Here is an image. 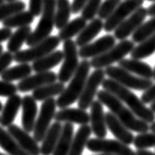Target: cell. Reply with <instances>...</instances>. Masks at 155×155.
<instances>
[{
	"mask_svg": "<svg viewBox=\"0 0 155 155\" xmlns=\"http://www.w3.org/2000/svg\"><path fill=\"white\" fill-rule=\"evenodd\" d=\"M101 86L104 91L114 94L121 103H124L127 105V107L133 112L136 117L147 123H153L155 121L154 112L149 107H147L136 94L129 91V89L121 86L111 79H104V82L101 83Z\"/></svg>",
	"mask_w": 155,
	"mask_h": 155,
	"instance_id": "obj_1",
	"label": "cell"
},
{
	"mask_svg": "<svg viewBox=\"0 0 155 155\" xmlns=\"http://www.w3.org/2000/svg\"><path fill=\"white\" fill-rule=\"evenodd\" d=\"M97 101L103 105L107 107L111 114H114L115 117L122 124H124L129 130H132V131L138 133H144L149 130L148 123L136 117L133 114V112L128 107H124L121 101L117 97H115L114 94L103 90L97 91Z\"/></svg>",
	"mask_w": 155,
	"mask_h": 155,
	"instance_id": "obj_2",
	"label": "cell"
},
{
	"mask_svg": "<svg viewBox=\"0 0 155 155\" xmlns=\"http://www.w3.org/2000/svg\"><path fill=\"white\" fill-rule=\"evenodd\" d=\"M91 63L87 60H83L80 63L79 67H78L76 73L74 74L69 86L65 87L64 91L56 100L57 107L63 110V108H66L70 107V105H72L79 100L81 94L83 93L87 77H89Z\"/></svg>",
	"mask_w": 155,
	"mask_h": 155,
	"instance_id": "obj_3",
	"label": "cell"
},
{
	"mask_svg": "<svg viewBox=\"0 0 155 155\" xmlns=\"http://www.w3.org/2000/svg\"><path fill=\"white\" fill-rule=\"evenodd\" d=\"M55 12L56 0H44L43 11L41 14L40 21L37 24L36 29L32 31L26 41L28 46L32 47L50 37V34L55 27Z\"/></svg>",
	"mask_w": 155,
	"mask_h": 155,
	"instance_id": "obj_4",
	"label": "cell"
},
{
	"mask_svg": "<svg viewBox=\"0 0 155 155\" xmlns=\"http://www.w3.org/2000/svg\"><path fill=\"white\" fill-rule=\"evenodd\" d=\"M60 43H61V40L58 36H50L29 49L17 52L16 54L13 55L14 61L19 64H24V63L28 64L29 62H35L44 56L54 52L58 48Z\"/></svg>",
	"mask_w": 155,
	"mask_h": 155,
	"instance_id": "obj_5",
	"label": "cell"
},
{
	"mask_svg": "<svg viewBox=\"0 0 155 155\" xmlns=\"http://www.w3.org/2000/svg\"><path fill=\"white\" fill-rule=\"evenodd\" d=\"M134 43L130 40H122L118 44H115L107 52L104 53L98 57L91 60V67L94 69H104L111 66L114 63L120 62L126 55L130 54L134 49Z\"/></svg>",
	"mask_w": 155,
	"mask_h": 155,
	"instance_id": "obj_6",
	"label": "cell"
},
{
	"mask_svg": "<svg viewBox=\"0 0 155 155\" xmlns=\"http://www.w3.org/2000/svg\"><path fill=\"white\" fill-rule=\"evenodd\" d=\"M104 73L105 76H107L110 79L114 80V82L127 87V89H132L135 91H146L153 84L152 80H147L134 76L131 73L123 70L120 67L110 66L105 68Z\"/></svg>",
	"mask_w": 155,
	"mask_h": 155,
	"instance_id": "obj_7",
	"label": "cell"
},
{
	"mask_svg": "<svg viewBox=\"0 0 155 155\" xmlns=\"http://www.w3.org/2000/svg\"><path fill=\"white\" fill-rule=\"evenodd\" d=\"M63 55H64V59H63L64 62H63L60 72L57 76L59 82L65 84L72 79L80 65L79 50H78V46L75 41L67 40L64 42Z\"/></svg>",
	"mask_w": 155,
	"mask_h": 155,
	"instance_id": "obj_8",
	"label": "cell"
},
{
	"mask_svg": "<svg viewBox=\"0 0 155 155\" xmlns=\"http://www.w3.org/2000/svg\"><path fill=\"white\" fill-rule=\"evenodd\" d=\"M143 2L144 0H124L120 2L114 13L105 20V22H104V30L105 32L114 31L132 13L142 7Z\"/></svg>",
	"mask_w": 155,
	"mask_h": 155,
	"instance_id": "obj_9",
	"label": "cell"
},
{
	"mask_svg": "<svg viewBox=\"0 0 155 155\" xmlns=\"http://www.w3.org/2000/svg\"><path fill=\"white\" fill-rule=\"evenodd\" d=\"M87 149L91 152L104 153L110 155H136L128 145H125L118 140L105 138H90L87 141Z\"/></svg>",
	"mask_w": 155,
	"mask_h": 155,
	"instance_id": "obj_10",
	"label": "cell"
},
{
	"mask_svg": "<svg viewBox=\"0 0 155 155\" xmlns=\"http://www.w3.org/2000/svg\"><path fill=\"white\" fill-rule=\"evenodd\" d=\"M56 107H57V103H56L55 98H49V100L44 101L42 104L40 114L36 119V123H35V127L33 130V137L37 142L43 140L48 129L50 128L51 121L56 114Z\"/></svg>",
	"mask_w": 155,
	"mask_h": 155,
	"instance_id": "obj_11",
	"label": "cell"
},
{
	"mask_svg": "<svg viewBox=\"0 0 155 155\" xmlns=\"http://www.w3.org/2000/svg\"><path fill=\"white\" fill-rule=\"evenodd\" d=\"M104 77L105 73L103 69H94V71L87 77L83 93L78 101L79 108L86 110L91 107V104H93L94 98L97 94L98 87L104 82Z\"/></svg>",
	"mask_w": 155,
	"mask_h": 155,
	"instance_id": "obj_12",
	"label": "cell"
},
{
	"mask_svg": "<svg viewBox=\"0 0 155 155\" xmlns=\"http://www.w3.org/2000/svg\"><path fill=\"white\" fill-rule=\"evenodd\" d=\"M147 16V10L144 7H140L134 13H132L127 19H125L119 25L114 32V38L118 40H126L130 35H132L143 23Z\"/></svg>",
	"mask_w": 155,
	"mask_h": 155,
	"instance_id": "obj_13",
	"label": "cell"
},
{
	"mask_svg": "<svg viewBox=\"0 0 155 155\" xmlns=\"http://www.w3.org/2000/svg\"><path fill=\"white\" fill-rule=\"evenodd\" d=\"M115 45V38L111 35H104V36L97 39V41L90 43L84 47H81L79 50V57L83 60L90 58H96L107 52Z\"/></svg>",
	"mask_w": 155,
	"mask_h": 155,
	"instance_id": "obj_14",
	"label": "cell"
},
{
	"mask_svg": "<svg viewBox=\"0 0 155 155\" xmlns=\"http://www.w3.org/2000/svg\"><path fill=\"white\" fill-rule=\"evenodd\" d=\"M58 80V76L54 72H43L36 73L33 76H29L20 81L17 84V89L21 93H28L39 89V87L46 86V84L56 83Z\"/></svg>",
	"mask_w": 155,
	"mask_h": 155,
	"instance_id": "obj_15",
	"label": "cell"
},
{
	"mask_svg": "<svg viewBox=\"0 0 155 155\" xmlns=\"http://www.w3.org/2000/svg\"><path fill=\"white\" fill-rule=\"evenodd\" d=\"M7 131L11 135L14 140L22 147L29 155H40V146L34 137L30 135V133L25 131L23 128L19 127L16 124H11L8 126Z\"/></svg>",
	"mask_w": 155,
	"mask_h": 155,
	"instance_id": "obj_16",
	"label": "cell"
},
{
	"mask_svg": "<svg viewBox=\"0 0 155 155\" xmlns=\"http://www.w3.org/2000/svg\"><path fill=\"white\" fill-rule=\"evenodd\" d=\"M90 122L91 132L97 138H104L107 134V127L105 123V114L104 112V105L98 101H94L91 104Z\"/></svg>",
	"mask_w": 155,
	"mask_h": 155,
	"instance_id": "obj_17",
	"label": "cell"
},
{
	"mask_svg": "<svg viewBox=\"0 0 155 155\" xmlns=\"http://www.w3.org/2000/svg\"><path fill=\"white\" fill-rule=\"evenodd\" d=\"M22 116H21V122H22L23 129L28 133L32 132L35 127L38 112V105L35 98L32 96H25L22 97Z\"/></svg>",
	"mask_w": 155,
	"mask_h": 155,
	"instance_id": "obj_18",
	"label": "cell"
},
{
	"mask_svg": "<svg viewBox=\"0 0 155 155\" xmlns=\"http://www.w3.org/2000/svg\"><path fill=\"white\" fill-rule=\"evenodd\" d=\"M105 123H107V127L110 129V131L118 141L122 142L125 145H130L133 143V140H134L133 134L110 111L105 114Z\"/></svg>",
	"mask_w": 155,
	"mask_h": 155,
	"instance_id": "obj_19",
	"label": "cell"
},
{
	"mask_svg": "<svg viewBox=\"0 0 155 155\" xmlns=\"http://www.w3.org/2000/svg\"><path fill=\"white\" fill-rule=\"evenodd\" d=\"M54 118L58 122L77 123L80 125L89 124L90 122V114L86 110L73 107H66L56 112Z\"/></svg>",
	"mask_w": 155,
	"mask_h": 155,
	"instance_id": "obj_20",
	"label": "cell"
},
{
	"mask_svg": "<svg viewBox=\"0 0 155 155\" xmlns=\"http://www.w3.org/2000/svg\"><path fill=\"white\" fill-rule=\"evenodd\" d=\"M21 104H22V97L19 94H16L8 97L0 115V124L2 127H8L9 125L13 124L21 107Z\"/></svg>",
	"mask_w": 155,
	"mask_h": 155,
	"instance_id": "obj_21",
	"label": "cell"
},
{
	"mask_svg": "<svg viewBox=\"0 0 155 155\" xmlns=\"http://www.w3.org/2000/svg\"><path fill=\"white\" fill-rule=\"evenodd\" d=\"M118 67L131 74H134L137 77L143 79L152 80L153 79V69L140 60L135 59H122L118 62Z\"/></svg>",
	"mask_w": 155,
	"mask_h": 155,
	"instance_id": "obj_22",
	"label": "cell"
},
{
	"mask_svg": "<svg viewBox=\"0 0 155 155\" xmlns=\"http://www.w3.org/2000/svg\"><path fill=\"white\" fill-rule=\"evenodd\" d=\"M62 128L63 125L61 122L56 121L51 124L50 128L48 129L47 133L45 134L43 140H42V144L40 147L41 155H51L54 152L59 137L61 135Z\"/></svg>",
	"mask_w": 155,
	"mask_h": 155,
	"instance_id": "obj_23",
	"label": "cell"
},
{
	"mask_svg": "<svg viewBox=\"0 0 155 155\" xmlns=\"http://www.w3.org/2000/svg\"><path fill=\"white\" fill-rule=\"evenodd\" d=\"M104 29V21L100 18H94L91 20L89 24H87L86 27L84 28L76 40V44L78 47H84L87 44L91 43L94 37H97L101 31Z\"/></svg>",
	"mask_w": 155,
	"mask_h": 155,
	"instance_id": "obj_24",
	"label": "cell"
},
{
	"mask_svg": "<svg viewBox=\"0 0 155 155\" xmlns=\"http://www.w3.org/2000/svg\"><path fill=\"white\" fill-rule=\"evenodd\" d=\"M74 138V125L72 123L66 122L63 125L61 135L52 155H69L71 149L72 141Z\"/></svg>",
	"mask_w": 155,
	"mask_h": 155,
	"instance_id": "obj_25",
	"label": "cell"
},
{
	"mask_svg": "<svg viewBox=\"0 0 155 155\" xmlns=\"http://www.w3.org/2000/svg\"><path fill=\"white\" fill-rule=\"evenodd\" d=\"M64 59L63 51L56 50L50 54L44 56L41 59L33 62L32 64V70L36 73H43V72H49L54 67L58 66L60 63Z\"/></svg>",
	"mask_w": 155,
	"mask_h": 155,
	"instance_id": "obj_26",
	"label": "cell"
},
{
	"mask_svg": "<svg viewBox=\"0 0 155 155\" xmlns=\"http://www.w3.org/2000/svg\"><path fill=\"white\" fill-rule=\"evenodd\" d=\"M91 134V128L89 124L81 125L73 138L69 155H82L84 147L87 146V141L90 139Z\"/></svg>",
	"mask_w": 155,
	"mask_h": 155,
	"instance_id": "obj_27",
	"label": "cell"
},
{
	"mask_svg": "<svg viewBox=\"0 0 155 155\" xmlns=\"http://www.w3.org/2000/svg\"><path fill=\"white\" fill-rule=\"evenodd\" d=\"M32 33V28L31 26H25L18 28L15 32L12 33L11 37L9 38L8 43H7V51L11 54H16L20 51L21 47L24 43H26L28 37Z\"/></svg>",
	"mask_w": 155,
	"mask_h": 155,
	"instance_id": "obj_28",
	"label": "cell"
},
{
	"mask_svg": "<svg viewBox=\"0 0 155 155\" xmlns=\"http://www.w3.org/2000/svg\"><path fill=\"white\" fill-rule=\"evenodd\" d=\"M65 90V84L56 82L53 84H49L43 86L39 89L33 91L32 97L35 98V101H44L49 98H53L56 96H60Z\"/></svg>",
	"mask_w": 155,
	"mask_h": 155,
	"instance_id": "obj_29",
	"label": "cell"
},
{
	"mask_svg": "<svg viewBox=\"0 0 155 155\" xmlns=\"http://www.w3.org/2000/svg\"><path fill=\"white\" fill-rule=\"evenodd\" d=\"M32 71V66L24 63V64H18L17 66L8 68L5 72L2 73L0 77H1L2 81L12 83L14 81H22L25 78L31 76Z\"/></svg>",
	"mask_w": 155,
	"mask_h": 155,
	"instance_id": "obj_30",
	"label": "cell"
},
{
	"mask_svg": "<svg viewBox=\"0 0 155 155\" xmlns=\"http://www.w3.org/2000/svg\"><path fill=\"white\" fill-rule=\"evenodd\" d=\"M87 25V21L82 17H78L74 20L70 21L66 24V25L59 31L58 37L61 41H67V40H72L73 37L79 35L82 30Z\"/></svg>",
	"mask_w": 155,
	"mask_h": 155,
	"instance_id": "obj_31",
	"label": "cell"
},
{
	"mask_svg": "<svg viewBox=\"0 0 155 155\" xmlns=\"http://www.w3.org/2000/svg\"><path fill=\"white\" fill-rule=\"evenodd\" d=\"M0 147L8 155H29L3 127H0Z\"/></svg>",
	"mask_w": 155,
	"mask_h": 155,
	"instance_id": "obj_32",
	"label": "cell"
},
{
	"mask_svg": "<svg viewBox=\"0 0 155 155\" xmlns=\"http://www.w3.org/2000/svg\"><path fill=\"white\" fill-rule=\"evenodd\" d=\"M71 14L72 9L69 0H56L55 26L57 29L61 30L69 22Z\"/></svg>",
	"mask_w": 155,
	"mask_h": 155,
	"instance_id": "obj_33",
	"label": "cell"
},
{
	"mask_svg": "<svg viewBox=\"0 0 155 155\" xmlns=\"http://www.w3.org/2000/svg\"><path fill=\"white\" fill-rule=\"evenodd\" d=\"M155 53V34L151 37L147 38L146 40L139 43L138 46L134 47L132 52L130 53L131 59L141 60L145 59Z\"/></svg>",
	"mask_w": 155,
	"mask_h": 155,
	"instance_id": "obj_34",
	"label": "cell"
},
{
	"mask_svg": "<svg viewBox=\"0 0 155 155\" xmlns=\"http://www.w3.org/2000/svg\"><path fill=\"white\" fill-rule=\"evenodd\" d=\"M34 16L29 11H22L13 15L9 18H7L2 22V25L4 28H21L25 26H30L31 23H33Z\"/></svg>",
	"mask_w": 155,
	"mask_h": 155,
	"instance_id": "obj_35",
	"label": "cell"
},
{
	"mask_svg": "<svg viewBox=\"0 0 155 155\" xmlns=\"http://www.w3.org/2000/svg\"><path fill=\"white\" fill-rule=\"evenodd\" d=\"M155 34V17H151L146 22L142 23L134 33L132 34L133 43H141L147 38Z\"/></svg>",
	"mask_w": 155,
	"mask_h": 155,
	"instance_id": "obj_36",
	"label": "cell"
},
{
	"mask_svg": "<svg viewBox=\"0 0 155 155\" xmlns=\"http://www.w3.org/2000/svg\"><path fill=\"white\" fill-rule=\"evenodd\" d=\"M25 3L20 0L3 3L0 5V22H3L17 13L25 11Z\"/></svg>",
	"mask_w": 155,
	"mask_h": 155,
	"instance_id": "obj_37",
	"label": "cell"
},
{
	"mask_svg": "<svg viewBox=\"0 0 155 155\" xmlns=\"http://www.w3.org/2000/svg\"><path fill=\"white\" fill-rule=\"evenodd\" d=\"M133 143H134V146L135 148H137V150L155 147V133L154 132L139 133L138 135L134 137Z\"/></svg>",
	"mask_w": 155,
	"mask_h": 155,
	"instance_id": "obj_38",
	"label": "cell"
},
{
	"mask_svg": "<svg viewBox=\"0 0 155 155\" xmlns=\"http://www.w3.org/2000/svg\"><path fill=\"white\" fill-rule=\"evenodd\" d=\"M120 2L121 0H104L101 4L100 9H98V18L101 20H107L114 13L116 7L120 4Z\"/></svg>",
	"mask_w": 155,
	"mask_h": 155,
	"instance_id": "obj_39",
	"label": "cell"
},
{
	"mask_svg": "<svg viewBox=\"0 0 155 155\" xmlns=\"http://www.w3.org/2000/svg\"><path fill=\"white\" fill-rule=\"evenodd\" d=\"M101 4V0H89L86 6L81 11V13H82V18H84L87 22V21L94 20L97 15Z\"/></svg>",
	"mask_w": 155,
	"mask_h": 155,
	"instance_id": "obj_40",
	"label": "cell"
},
{
	"mask_svg": "<svg viewBox=\"0 0 155 155\" xmlns=\"http://www.w3.org/2000/svg\"><path fill=\"white\" fill-rule=\"evenodd\" d=\"M18 89L17 86L6 81H0V97H10L13 94H16Z\"/></svg>",
	"mask_w": 155,
	"mask_h": 155,
	"instance_id": "obj_41",
	"label": "cell"
},
{
	"mask_svg": "<svg viewBox=\"0 0 155 155\" xmlns=\"http://www.w3.org/2000/svg\"><path fill=\"white\" fill-rule=\"evenodd\" d=\"M14 61L13 54L10 52H3L0 55V76L2 75L3 72H5L8 67L11 65V63Z\"/></svg>",
	"mask_w": 155,
	"mask_h": 155,
	"instance_id": "obj_42",
	"label": "cell"
},
{
	"mask_svg": "<svg viewBox=\"0 0 155 155\" xmlns=\"http://www.w3.org/2000/svg\"><path fill=\"white\" fill-rule=\"evenodd\" d=\"M44 0H29V12L34 17L40 16L43 11Z\"/></svg>",
	"mask_w": 155,
	"mask_h": 155,
	"instance_id": "obj_43",
	"label": "cell"
},
{
	"mask_svg": "<svg viewBox=\"0 0 155 155\" xmlns=\"http://www.w3.org/2000/svg\"><path fill=\"white\" fill-rule=\"evenodd\" d=\"M142 103L145 104H152L153 101H155V84H152L150 87H148L146 91H144V93L142 94L141 98Z\"/></svg>",
	"mask_w": 155,
	"mask_h": 155,
	"instance_id": "obj_44",
	"label": "cell"
},
{
	"mask_svg": "<svg viewBox=\"0 0 155 155\" xmlns=\"http://www.w3.org/2000/svg\"><path fill=\"white\" fill-rule=\"evenodd\" d=\"M89 0H73L71 9L73 14H78L83 10V8L87 3Z\"/></svg>",
	"mask_w": 155,
	"mask_h": 155,
	"instance_id": "obj_45",
	"label": "cell"
},
{
	"mask_svg": "<svg viewBox=\"0 0 155 155\" xmlns=\"http://www.w3.org/2000/svg\"><path fill=\"white\" fill-rule=\"evenodd\" d=\"M12 35V30L9 29V28H1L0 29V44L2 42H5L7 40H9V38L11 37Z\"/></svg>",
	"mask_w": 155,
	"mask_h": 155,
	"instance_id": "obj_46",
	"label": "cell"
},
{
	"mask_svg": "<svg viewBox=\"0 0 155 155\" xmlns=\"http://www.w3.org/2000/svg\"><path fill=\"white\" fill-rule=\"evenodd\" d=\"M146 10H147V15H149L150 17H155V2L150 6H148V8H146Z\"/></svg>",
	"mask_w": 155,
	"mask_h": 155,
	"instance_id": "obj_47",
	"label": "cell"
},
{
	"mask_svg": "<svg viewBox=\"0 0 155 155\" xmlns=\"http://www.w3.org/2000/svg\"><path fill=\"white\" fill-rule=\"evenodd\" d=\"M136 155H155L154 152H151V151H148L146 149H142V150H137L135 152Z\"/></svg>",
	"mask_w": 155,
	"mask_h": 155,
	"instance_id": "obj_48",
	"label": "cell"
},
{
	"mask_svg": "<svg viewBox=\"0 0 155 155\" xmlns=\"http://www.w3.org/2000/svg\"><path fill=\"white\" fill-rule=\"evenodd\" d=\"M149 130H151V132L155 133V121L153 123H151V125H149Z\"/></svg>",
	"mask_w": 155,
	"mask_h": 155,
	"instance_id": "obj_49",
	"label": "cell"
},
{
	"mask_svg": "<svg viewBox=\"0 0 155 155\" xmlns=\"http://www.w3.org/2000/svg\"><path fill=\"white\" fill-rule=\"evenodd\" d=\"M150 110H152L154 114H155V101H153L152 104H151V105H150Z\"/></svg>",
	"mask_w": 155,
	"mask_h": 155,
	"instance_id": "obj_50",
	"label": "cell"
},
{
	"mask_svg": "<svg viewBox=\"0 0 155 155\" xmlns=\"http://www.w3.org/2000/svg\"><path fill=\"white\" fill-rule=\"evenodd\" d=\"M2 53H3V46L0 44V55H1Z\"/></svg>",
	"mask_w": 155,
	"mask_h": 155,
	"instance_id": "obj_51",
	"label": "cell"
},
{
	"mask_svg": "<svg viewBox=\"0 0 155 155\" xmlns=\"http://www.w3.org/2000/svg\"><path fill=\"white\" fill-rule=\"evenodd\" d=\"M2 108H3V105L1 104V101H0V111H2Z\"/></svg>",
	"mask_w": 155,
	"mask_h": 155,
	"instance_id": "obj_52",
	"label": "cell"
},
{
	"mask_svg": "<svg viewBox=\"0 0 155 155\" xmlns=\"http://www.w3.org/2000/svg\"><path fill=\"white\" fill-rule=\"evenodd\" d=\"M153 79L155 80V68H154V70H153Z\"/></svg>",
	"mask_w": 155,
	"mask_h": 155,
	"instance_id": "obj_53",
	"label": "cell"
},
{
	"mask_svg": "<svg viewBox=\"0 0 155 155\" xmlns=\"http://www.w3.org/2000/svg\"><path fill=\"white\" fill-rule=\"evenodd\" d=\"M4 1H5V0H0V5L3 4V3H4Z\"/></svg>",
	"mask_w": 155,
	"mask_h": 155,
	"instance_id": "obj_54",
	"label": "cell"
},
{
	"mask_svg": "<svg viewBox=\"0 0 155 155\" xmlns=\"http://www.w3.org/2000/svg\"><path fill=\"white\" fill-rule=\"evenodd\" d=\"M5 1H7V2H10V1H16V0H5Z\"/></svg>",
	"mask_w": 155,
	"mask_h": 155,
	"instance_id": "obj_55",
	"label": "cell"
},
{
	"mask_svg": "<svg viewBox=\"0 0 155 155\" xmlns=\"http://www.w3.org/2000/svg\"><path fill=\"white\" fill-rule=\"evenodd\" d=\"M97 155H110V154H104V153H103V154H97Z\"/></svg>",
	"mask_w": 155,
	"mask_h": 155,
	"instance_id": "obj_56",
	"label": "cell"
},
{
	"mask_svg": "<svg viewBox=\"0 0 155 155\" xmlns=\"http://www.w3.org/2000/svg\"><path fill=\"white\" fill-rule=\"evenodd\" d=\"M147 1H153V2H155V0H147Z\"/></svg>",
	"mask_w": 155,
	"mask_h": 155,
	"instance_id": "obj_57",
	"label": "cell"
},
{
	"mask_svg": "<svg viewBox=\"0 0 155 155\" xmlns=\"http://www.w3.org/2000/svg\"><path fill=\"white\" fill-rule=\"evenodd\" d=\"M0 155H6V154H3V153H1V152H0Z\"/></svg>",
	"mask_w": 155,
	"mask_h": 155,
	"instance_id": "obj_58",
	"label": "cell"
}]
</instances>
